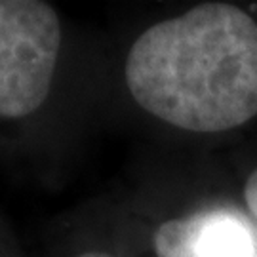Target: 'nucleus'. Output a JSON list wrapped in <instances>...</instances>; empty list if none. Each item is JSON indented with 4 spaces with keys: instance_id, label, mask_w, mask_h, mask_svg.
<instances>
[{
    "instance_id": "f257e3e1",
    "label": "nucleus",
    "mask_w": 257,
    "mask_h": 257,
    "mask_svg": "<svg viewBox=\"0 0 257 257\" xmlns=\"http://www.w3.org/2000/svg\"><path fill=\"white\" fill-rule=\"evenodd\" d=\"M139 107L175 128L225 132L257 114V23L210 2L149 27L126 59Z\"/></svg>"
},
{
    "instance_id": "f03ea898",
    "label": "nucleus",
    "mask_w": 257,
    "mask_h": 257,
    "mask_svg": "<svg viewBox=\"0 0 257 257\" xmlns=\"http://www.w3.org/2000/svg\"><path fill=\"white\" fill-rule=\"evenodd\" d=\"M61 48L50 4L0 0V116H27L46 101Z\"/></svg>"
},
{
    "instance_id": "7ed1b4c3",
    "label": "nucleus",
    "mask_w": 257,
    "mask_h": 257,
    "mask_svg": "<svg viewBox=\"0 0 257 257\" xmlns=\"http://www.w3.org/2000/svg\"><path fill=\"white\" fill-rule=\"evenodd\" d=\"M155 251L158 257H257V229L236 208H206L162 223Z\"/></svg>"
},
{
    "instance_id": "20e7f679",
    "label": "nucleus",
    "mask_w": 257,
    "mask_h": 257,
    "mask_svg": "<svg viewBox=\"0 0 257 257\" xmlns=\"http://www.w3.org/2000/svg\"><path fill=\"white\" fill-rule=\"evenodd\" d=\"M244 200H246V206H248V211L251 215V221L257 229V170L251 172V175L246 181V187H244Z\"/></svg>"
},
{
    "instance_id": "39448f33",
    "label": "nucleus",
    "mask_w": 257,
    "mask_h": 257,
    "mask_svg": "<svg viewBox=\"0 0 257 257\" xmlns=\"http://www.w3.org/2000/svg\"><path fill=\"white\" fill-rule=\"evenodd\" d=\"M76 257H110L107 253H101V251H86V253H80V255Z\"/></svg>"
}]
</instances>
